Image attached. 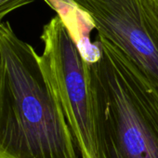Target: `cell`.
Returning <instances> with one entry per match:
<instances>
[{
  "label": "cell",
  "instance_id": "277c9868",
  "mask_svg": "<svg viewBox=\"0 0 158 158\" xmlns=\"http://www.w3.org/2000/svg\"><path fill=\"white\" fill-rule=\"evenodd\" d=\"M158 93V14L151 0H68Z\"/></svg>",
  "mask_w": 158,
  "mask_h": 158
},
{
  "label": "cell",
  "instance_id": "6da1fadb",
  "mask_svg": "<svg viewBox=\"0 0 158 158\" xmlns=\"http://www.w3.org/2000/svg\"><path fill=\"white\" fill-rule=\"evenodd\" d=\"M0 158H78L40 56L9 22L0 24Z\"/></svg>",
  "mask_w": 158,
  "mask_h": 158
},
{
  "label": "cell",
  "instance_id": "5b68a950",
  "mask_svg": "<svg viewBox=\"0 0 158 158\" xmlns=\"http://www.w3.org/2000/svg\"><path fill=\"white\" fill-rule=\"evenodd\" d=\"M35 0H0V24L9 13L15 10L33 3Z\"/></svg>",
  "mask_w": 158,
  "mask_h": 158
},
{
  "label": "cell",
  "instance_id": "8992f818",
  "mask_svg": "<svg viewBox=\"0 0 158 158\" xmlns=\"http://www.w3.org/2000/svg\"><path fill=\"white\" fill-rule=\"evenodd\" d=\"M151 2H152V4L153 6L154 10H155V11L158 14V0H151Z\"/></svg>",
  "mask_w": 158,
  "mask_h": 158
},
{
  "label": "cell",
  "instance_id": "3957f363",
  "mask_svg": "<svg viewBox=\"0 0 158 158\" xmlns=\"http://www.w3.org/2000/svg\"><path fill=\"white\" fill-rule=\"evenodd\" d=\"M41 63L82 158H96L86 63L71 31L59 16L43 28Z\"/></svg>",
  "mask_w": 158,
  "mask_h": 158
},
{
  "label": "cell",
  "instance_id": "7a4b0ae2",
  "mask_svg": "<svg viewBox=\"0 0 158 158\" xmlns=\"http://www.w3.org/2000/svg\"><path fill=\"white\" fill-rule=\"evenodd\" d=\"M85 60L96 158H158V93L107 41Z\"/></svg>",
  "mask_w": 158,
  "mask_h": 158
}]
</instances>
